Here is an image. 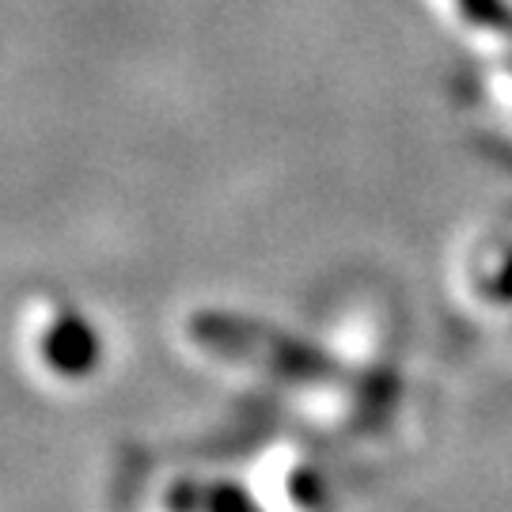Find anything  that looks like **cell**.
Returning a JSON list of instances; mask_svg holds the SVG:
<instances>
[{"instance_id": "cell-1", "label": "cell", "mask_w": 512, "mask_h": 512, "mask_svg": "<svg viewBox=\"0 0 512 512\" xmlns=\"http://www.w3.org/2000/svg\"><path fill=\"white\" fill-rule=\"evenodd\" d=\"M38 319L42 323L35 334V353L54 376L80 380L99 365V334L80 311L54 300L46 311H38Z\"/></svg>"}]
</instances>
